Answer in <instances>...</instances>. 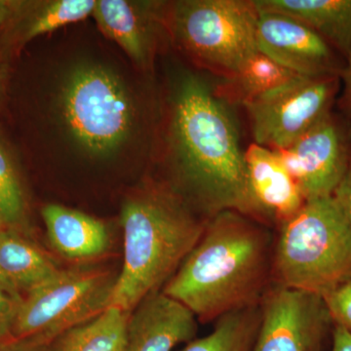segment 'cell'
I'll return each instance as SVG.
<instances>
[{
	"mask_svg": "<svg viewBox=\"0 0 351 351\" xmlns=\"http://www.w3.org/2000/svg\"><path fill=\"white\" fill-rule=\"evenodd\" d=\"M258 10L282 14L304 23L346 62L351 55V0H254Z\"/></svg>",
	"mask_w": 351,
	"mask_h": 351,
	"instance_id": "cell-18",
	"label": "cell"
},
{
	"mask_svg": "<svg viewBox=\"0 0 351 351\" xmlns=\"http://www.w3.org/2000/svg\"><path fill=\"white\" fill-rule=\"evenodd\" d=\"M196 316L189 307L163 291L145 297L132 311L125 351H172L193 341Z\"/></svg>",
	"mask_w": 351,
	"mask_h": 351,
	"instance_id": "cell-13",
	"label": "cell"
},
{
	"mask_svg": "<svg viewBox=\"0 0 351 351\" xmlns=\"http://www.w3.org/2000/svg\"><path fill=\"white\" fill-rule=\"evenodd\" d=\"M58 105L71 140L91 157L114 156L137 129L135 99L121 78L101 64L71 69L60 89Z\"/></svg>",
	"mask_w": 351,
	"mask_h": 351,
	"instance_id": "cell-5",
	"label": "cell"
},
{
	"mask_svg": "<svg viewBox=\"0 0 351 351\" xmlns=\"http://www.w3.org/2000/svg\"><path fill=\"white\" fill-rule=\"evenodd\" d=\"M252 351H323L335 325L320 295L277 286L263 297Z\"/></svg>",
	"mask_w": 351,
	"mask_h": 351,
	"instance_id": "cell-10",
	"label": "cell"
},
{
	"mask_svg": "<svg viewBox=\"0 0 351 351\" xmlns=\"http://www.w3.org/2000/svg\"><path fill=\"white\" fill-rule=\"evenodd\" d=\"M269 267L267 230L246 215L221 212L208 219L197 243L162 291L207 322L258 306Z\"/></svg>",
	"mask_w": 351,
	"mask_h": 351,
	"instance_id": "cell-2",
	"label": "cell"
},
{
	"mask_svg": "<svg viewBox=\"0 0 351 351\" xmlns=\"http://www.w3.org/2000/svg\"><path fill=\"white\" fill-rule=\"evenodd\" d=\"M261 322V306H251L219 318L213 332L189 341L182 351H252Z\"/></svg>",
	"mask_w": 351,
	"mask_h": 351,
	"instance_id": "cell-21",
	"label": "cell"
},
{
	"mask_svg": "<svg viewBox=\"0 0 351 351\" xmlns=\"http://www.w3.org/2000/svg\"><path fill=\"white\" fill-rule=\"evenodd\" d=\"M20 302L0 290V341L13 338L14 323Z\"/></svg>",
	"mask_w": 351,
	"mask_h": 351,
	"instance_id": "cell-24",
	"label": "cell"
},
{
	"mask_svg": "<svg viewBox=\"0 0 351 351\" xmlns=\"http://www.w3.org/2000/svg\"><path fill=\"white\" fill-rule=\"evenodd\" d=\"M96 0L17 1L12 18L0 39V54H12L39 36L85 20Z\"/></svg>",
	"mask_w": 351,
	"mask_h": 351,
	"instance_id": "cell-15",
	"label": "cell"
},
{
	"mask_svg": "<svg viewBox=\"0 0 351 351\" xmlns=\"http://www.w3.org/2000/svg\"><path fill=\"white\" fill-rule=\"evenodd\" d=\"M304 199L334 195L351 162V124L331 112L287 149L272 151Z\"/></svg>",
	"mask_w": 351,
	"mask_h": 351,
	"instance_id": "cell-9",
	"label": "cell"
},
{
	"mask_svg": "<svg viewBox=\"0 0 351 351\" xmlns=\"http://www.w3.org/2000/svg\"><path fill=\"white\" fill-rule=\"evenodd\" d=\"M41 215L51 245L64 258L92 260L110 249V232L100 219L58 204L45 205Z\"/></svg>",
	"mask_w": 351,
	"mask_h": 351,
	"instance_id": "cell-16",
	"label": "cell"
},
{
	"mask_svg": "<svg viewBox=\"0 0 351 351\" xmlns=\"http://www.w3.org/2000/svg\"><path fill=\"white\" fill-rule=\"evenodd\" d=\"M165 2L96 0L92 17L137 66L152 68L159 32L166 27Z\"/></svg>",
	"mask_w": 351,
	"mask_h": 351,
	"instance_id": "cell-12",
	"label": "cell"
},
{
	"mask_svg": "<svg viewBox=\"0 0 351 351\" xmlns=\"http://www.w3.org/2000/svg\"><path fill=\"white\" fill-rule=\"evenodd\" d=\"M332 351H351V332L345 328L334 326L332 332Z\"/></svg>",
	"mask_w": 351,
	"mask_h": 351,
	"instance_id": "cell-28",
	"label": "cell"
},
{
	"mask_svg": "<svg viewBox=\"0 0 351 351\" xmlns=\"http://www.w3.org/2000/svg\"><path fill=\"white\" fill-rule=\"evenodd\" d=\"M341 76H298L242 106L255 144L270 151L287 149L332 112Z\"/></svg>",
	"mask_w": 351,
	"mask_h": 351,
	"instance_id": "cell-8",
	"label": "cell"
},
{
	"mask_svg": "<svg viewBox=\"0 0 351 351\" xmlns=\"http://www.w3.org/2000/svg\"><path fill=\"white\" fill-rule=\"evenodd\" d=\"M25 198L10 152L0 141V230H19L25 225Z\"/></svg>",
	"mask_w": 351,
	"mask_h": 351,
	"instance_id": "cell-22",
	"label": "cell"
},
{
	"mask_svg": "<svg viewBox=\"0 0 351 351\" xmlns=\"http://www.w3.org/2000/svg\"><path fill=\"white\" fill-rule=\"evenodd\" d=\"M117 276L100 267L60 269L23 298L14 323V339L49 346L71 328L93 319L112 304Z\"/></svg>",
	"mask_w": 351,
	"mask_h": 351,
	"instance_id": "cell-7",
	"label": "cell"
},
{
	"mask_svg": "<svg viewBox=\"0 0 351 351\" xmlns=\"http://www.w3.org/2000/svg\"><path fill=\"white\" fill-rule=\"evenodd\" d=\"M131 313L110 306L93 319L63 332L47 351H125Z\"/></svg>",
	"mask_w": 351,
	"mask_h": 351,
	"instance_id": "cell-19",
	"label": "cell"
},
{
	"mask_svg": "<svg viewBox=\"0 0 351 351\" xmlns=\"http://www.w3.org/2000/svg\"><path fill=\"white\" fill-rule=\"evenodd\" d=\"M17 0H0V39L3 36L14 10H15Z\"/></svg>",
	"mask_w": 351,
	"mask_h": 351,
	"instance_id": "cell-29",
	"label": "cell"
},
{
	"mask_svg": "<svg viewBox=\"0 0 351 351\" xmlns=\"http://www.w3.org/2000/svg\"><path fill=\"white\" fill-rule=\"evenodd\" d=\"M60 271L56 263L13 230H0V290L22 301Z\"/></svg>",
	"mask_w": 351,
	"mask_h": 351,
	"instance_id": "cell-17",
	"label": "cell"
},
{
	"mask_svg": "<svg viewBox=\"0 0 351 351\" xmlns=\"http://www.w3.org/2000/svg\"><path fill=\"white\" fill-rule=\"evenodd\" d=\"M47 348L32 339L12 338L0 341V351H47Z\"/></svg>",
	"mask_w": 351,
	"mask_h": 351,
	"instance_id": "cell-27",
	"label": "cell"
},
{
	"mask_svg": "<svg viewBox=\"0 0 351 351\" xmlns=\"http://www.w3.org/2000/svg\"><path fill=\"white\" fill-rule=\"evenodd\" d=\"M258 10L254 0H180L166 6V27L201 68L228 78L257 45Z\"/></svg>",
	"mask_w": 351,
	"mask_h": 351,
	"instance_id": "cell-6",
	"label": "cell"
},
{
	"mask_svg": "<svg viewBox=\"0 0 351 351\" xmlns=\"http://www.w3.org/2000/svg\"><path fill=\"white\" fill-rule=\"evenodd\" d=\"M245 163L258 221L280 226L302 209L301 189L274 152L254 143L245 151Z\"/></svg>",
	"mask_w": 351,
	"mask_h": 351,
	"instance_id": "cell-14",
	"label": "cell"
},
{
	"mask_svg": "<svg viewBox=\"0 0 351 351\" xmlns=\"http://www.w3.org/2000/svg\"><path fill=\"white\" fill-rule=\"evenodd\" d=\"M271 269L278 286L322 298L351 279V226L334 195L306 200L281 223Z\"/></svg>",
	"mask_w": 351,
	"mask_h": 351,
	"instance_id": "cell-4",
	"label": "cell"
},
{
	"mask_svg": "<svg viewBox=\"0 0 351 351\" xmlns=\"http://www.w3.org/2000/svg\"><path fill=\"white\" fill-rule=\"evenodd\" d=\"M298 75L277 64L261 51L246 60L234 75L225 78L219 94L243 104L282 86ZM219 91V90H218Z\"/></svg>",
	"mask_w": 351,
	"mask_h": 351,
	"instance_id": "cell-20",
	"label": "cell"
},
{
	"mask_svg": "<svg viewBox=\"0 0 351 351\" xmlns=\"http://www.w3.org/2000/svg\"><path fill=\"white\" fill-rule=\"evenodd\" d=\"M124 258L112 304L132 313L159 291L197 243L208 219L201 218L167 184H149L121 208Z\"/></svg>",
	"mask_w": 351,
	"mask_h": 351,
	"instance_id": "cell-3",
	"label": "cell"
},
{
	"mask_svg": "<svg viewBox=\"0 0 351 351\" xmlns=\"http://www.w3.org/2000/svg\"><path fill=\"white\" fill-rule=\"evenodd\" d=\"M258 51L304 77L341 76L345 58L308 25L282 14L258 10Z\"/></svg>",
	"mask_w": 351,
	"mask_h": 351,
	"instance_id": "cell-11",
	"label": "cell"
},
{
	"mask_svg": "<svg viewBox=\"0 0 351 351\" xmlns=\"http://www.w3.org/2000/svg\"><path fill=\"white\" fill-rule=\"evenodd\" d=\"M334 196L339 201L341 207L343 208L351 226V162L346 177L343 178V182L335 191Z\"/></svg>",
	"mask_w": 351,
	"mask_h": 351,
	"instance_id": "cell-26",
	"label": "cell"
},
{
	"mask_svg": "<svg viewBox=\"0 0 351 351\" xmlns=\"http://www.w3.org/2000/svg\"><path fill=\"white\" fill-rule=\"evenodd\" d=\"M341 80L343 82V90L338 101L339 107L346 119H351V55L346 60Z\"/></svg>",
	"mask_w": 351,
	"mask_h": 351,
	"instance_id": "cell-25",
	"label": "cell"
},
{
	"mask_svg": "<svg viewBox=\"0 0 351 351\" xmlns=\"http://www.w3.org/2000/svg\"><path fill=\"white\" fill-rule=\"evenodd\" d=\"M168 158L172 189L209 219L226 211L258 221L247 179L239 132L223 97L202 76H179L170 97Z\"/></svg>",
	"mask_w": 351,
	"mask_h": 351,
	"instance_id": "cell-1",
	"label": "cell"
},
{
	"mask_svg": "<svg viewBox=\"0 0 351 351\" xmlns=\"http://www.w3.org/2000/svg\"><path fill=\"white\" fill-rule=\"evenodd\" d=\"M2 75H3V73H2V69L0 68V88H1Z\"/></svg>",
	"mask_w": 351,
	"mask_h": 351,
	"instance_id": "cell-30",
	"label": "cell"
},
{
	"mask_svg": "<svg viewBox=\"0 0 351 351\" xmlns=\"http://www.w3.org/2000/svg\"><path fill=\"white\" fill-rule=\"evenodd\" d=\"M335 326L351 332V279L323 298Z\"/></svg>",
	"mask_w": 351,
	"mask_h": 351,
	"instance_id": "cell-23",
	"label": "cell"
}]
</instances>
